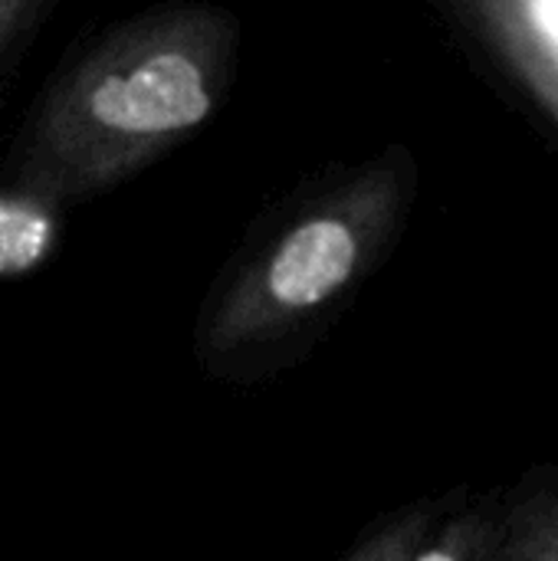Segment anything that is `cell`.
Segmentation results:
<instances>
[{
    "label": "cell",
    "mask_w": 558,
    "mask_h": 561,
    "mask_svg": "<svg viewBox=\"0 0 558 561\" xmlns=\"http://www.w3.org/2000/svg\"><path fill=\"white\" fill-rule=\"evenodd\" d=\"M500 500L510 561H558V460L529 463Z\"/></svg>",
    "instance_id": "5"
},
{
    "label": "cell",
    "mask_w": 558,
    "mask_h": 561,
    "mask_svg": "<svg viewBox=\"0 0 558 561\" xmlns=\"http://www.w3.org/2000/svg\"><path fill=\"white\" fill-rule=\"evenodd\" d=\"M418 197V154L388 141L270 204L201 299L191 329L201 375L253 388L303 365L388 266Z\"/></svg>",
    "instance_id": "2"
},
{
    "label": "cell",
    "mask_w": 558,
    "mask_h": 561,
    "mask_svg": "<svg viewBox=\"0 0 558 561\" xmlns=\"http://www.w3.org/2000/svg\"><path fill=\"white\" fill-rule=\"evenodd\" d=\"M411 561H510L500 486L487 493H477L470 483L454 486L451 506Z\"/></svg>",
    "instance_id": "4"
},
{
    "label": "cell",
    "mask_w": 558,
    "mask_h": 561,
    "mask_svg": "<svg viewBox=\"0 0 558 561\" xmlns=\"http://www.w3.org/2000/svg\"><path fill=\"white\" fill-rule=\"evenodd\" d=\"M240 20L178 0L132 13L72 53L23 115L0 184L30 210H69L204 131L240 72Z\"/></svg>",
    "instance_id": "1"
},
{
    "label": "cell",
    "mask_w": 558,
    "mask_h": 561,
    "mask_svg": "<svg viewBox=\"0 0 558 561\" xmlns=\"http://www.w3.org/2000/svg\"><path fill=\"white\" fill-rule=\"evenodd\" d=\"M56 10L59 0H0V92Z\"/></svg>",
    "instance_id": "7"
},
{
    "label": "cell",
    "mask_w": 558,
    "mask_h": 561,
    "mask_svg": "<svg viewBox=\"0 0 558 561\" xmlns=\"http://www.w3.org/2000/svg\"><path fill=\"white\" fill-rule=\"evenodd\" d=\"M474 76L558 158V0H431Z\"/></svg>",
    "instance_id": "3"
},
{
    "label": "cell",
    "mask_w": 558,
    "mask_h": 561,
    "mask_svg": "<svg viewBox=\"0 0 558 561\" xmlns=\"http://www.w3.org/2000/svg\"><path fill=\"white\" fill-rule=\"evenodd\" d=\"M451 500H454V486L434 496L411 500L378 516L339 561H411L424 536L441 519V513L451 506Z\"/></svg>",
    "instance_id": "6"
}]
</instances>
